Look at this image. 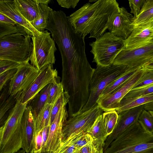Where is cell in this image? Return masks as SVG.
<instances>
[{
    "label": "cell",
    "instance_id": "obj_7",
    "mask_svg": "<svg viewBox=\"0 0 153 153\" xmlns=\"http://www.w3.org/2000/svg\"><path fill=\"white\" fill-rule=\"evenodd\" d=\"M51 33L46 30L38 36L31 37L33 47L29 61L31 65L39 70L55 63L57 49Z\"/></svg>",
    "mask_w": 153,
    "mask_h": 153
},
{
    "label": "cell",
    "instance_id": "obj_32",
    "mask_svg": "<svg viewBox=\"0 0 153 153\" xmlns=\"http://www.w3.org/2000/svg\"><path fill=\"white\" fill-rule=\"evenodd\" d=\"M142 68L143 73L131 90L139 89L153 83V69L147 68L144 66Z\"/></svg>",
    "mask_w": 153,
    "mask_h": 153
},
{
    "label": "cell",
    "instance_id": "obj_27",
    "mask_svg": "<svg viewBox=\"0 0 153 153\" xmlns=\"http://www.w3.org/2000/svg\"><path fill=\"white\" fill-rule=\"evenodd\" d=\"M87 132L91 136L94 140L105 142L107 137L105 130L102 114L97 117Z\"/></svg>",
    "mask_w": 153,
    "mask_h": 153
},
{
    "label": "cell",
    "instance_id": "obj_21",
    "mask_svg": "<svg viewBox=\"0 0 153 153\" xmlns=\"http://www.w3.org/2000/svg\"><path fill=\"white\" fill-rule=\"evenodd\" d=\"M153 102V93L138 97L123 98L116 110L120 113L147 103Z\"/></svg>",
    "mask_w": 153,
    "mask_h": 153
},
{
    "label": "cell",
    "instance_id": "obj_33",
    "mask_svg": "<svg viewBox=\"0 0 153 153\" xmlns=\"http://www.w3.org/2000/svg\"><path fill=\"white\" fill-rule=\"evenodd\" d=\"M70 97L68 93L64 91L53 104L51 115L50 125L60 109L68 103Z\"/></svg>",
    "mask_w": 153,
    "mask_h": 153
},
{
    "label": "cell",
    "instance_id": "obj_54",
    "mask_svg": "<svg viewBox=\"0 0 153 153\" xmlns=\"http://www.w3.org/2000/svg\"></svg>",
    "mask_w": 153,
    "mask_h": 153
},
{
    "label": "cell",
    "instance_id": "obj_26",
    "mask_svg": "<svg viewBox=\"0 0 153 153\" xmlns=\"http://www.w3.org/2000/svg\"><path fill=\"white\" fill-rule=\"evenodd\" d=\"M153 22V0H146L138 16L134 18V28L141 25Z\"/></svg>",
    "mask_w": 153,
    "mask_h": 153
},
{
    "label": "cell",
    "instance_id": "obj_39",
    "mask_svg": "<svg viewBox=\"0 0 153 153\" xmlns=\"http://www.w3.org/2000/svg\"><path fill=\"white\" fill-rule=\"evenodd\" d=\"M20 65L19 64L12 61L0 60V74L10 70L17 69Z\"/></svg>",
    "mask_w": 153,
    "mask_h": 153
},
{
    "label": "cell",
    "instance_id": "obj_29",
    "mask_svg": "<svg viewBox=\"0 0 153 153\" xmlns=\"http://www.w3.org/2000/svg\"><path fill=\"white\" fill-rule=\"evenodd\" d=\"M104 129L108 137L113 131L118 120V114L116 110L105 112L102 114Z\"/></svg>",
    "mask_w": 153,
    "mask_h": 153
},
{
    "label": "cell",
    "instance_id": "obj_43",
    "mask_svg": "<svg viewBox=\"0 0 153 153\" xmlns=\"http://www.w3.org/2000/svg\"><path fill=\"white\" fill-rule=\"evenodd\" d=\"M0 22L11 24L16 26V23L13 19L7 16L0 13Z\"/></svg>",
    "mask_w": 153,
    "mask_h": 153
},
{
    "label": "cell",
    "instance_id": "obj_28",
    "mask_svg": "<svg viewBox=\"0 0 153 153\" xmlns=\"http://www.w3.org/2000/svg\"><path fill=\"white\" fill-rule=\"evenodd\" d=\"M84 133L81 132L70 136L67 140L62 142L59 147L54 153H79L81 149H76L74 144Z\"/></svg>",
    "mask_w": 153,
    "mask_h": 153
},
{
    "label": "cell",
    "instance_id": "obj_12",
    "mask_svg": "<svg viewBox=\"0 0 153 153\" xmlns=\"http://www.w3.org/2000/svg\"><path fill=\"white\" fill-rule=\"evenodd\" d=\"M59 77L57 71L53 68V65H46L40 70L38 76L19 100L23 103H27L45 86L53 83Z\"/></svg>",
    "mask_w": 153,
    "mask_h": 153
},
{
    "label": "cell",
    "instance_id": "obj_10",
    "mask_svg": "<svg viewBox=\"0 0 153 153\" xmlns=\"http://www.w3.org/2000/svg\"><path fill=\"white\" fill-rule=\"evenodd\" d=\"M39 72L29 61L20 64L16 73L10 80L9 94L19 100L31 86Z\"/></svg>",
    "mask_w": 153,
    "mask_h": 153
},
{
    "label": "cell",
    "instance_id": "obj_14",
    "mask_svg": "<svg viewBox=\"0 0 153 153\" xmlns=\"http://www.w3.org/2000/svg\"><path fill=\"white\" fill-rule=\"evenodd\" d=\"M144 105L131 108L118 114L116 126L113 132L107 137L105 142L103 151L114 139L132 125L138 122L139 116L144 109Z\"/></svg>",
    "mask_w": 153,
    "mask_h": 153
},
{
    "label": "cell",
    "instance_id": "obj_3",
    "mask_svg": "<svg viewBox=\"0 0 153 153\" xmlns=\"http://www.w3.org/2000/svg\"><path fill=\"white\" fill-rule=\"evenodd\" d=\"M27 103L18 100L0 128V153H16L22 148V121Z\"/></svg>",
    "mask_w": 153,
    "mask_h": 153
},
{
    "label": "cell",
    "instance_id": "obj_48",
    "mask_svg": "<svg viewBox=\"0 0 153 153\" xmlns=\"http://www.w3.org/2000/svg\"><path fill=\"white\" fill-rule=\"evenodd\" d=\"M26 152L23 149L20 150L17 153H25Z\"/></svg>",
    "mask_w": 153,
    "mask_h": 153
},
{
    "label": "cell",
    "instance_id": "obj_13",
    "mask_svg": "<svg viewBox=\"0 0 153 153\" xmlns=\"http://www.w3.org/2000/svg\"><path fill=\"white\" fill-rule=\"evenodd\" d=\"M0 13L11 19L16 23L18 32L31 36L39 35L41 32L37 30L21 14L14 0H0Z\"/></svg>",
    "mask_w": 153,
    "mask_h": 153
},
{
    "label": "cell",
    "instance_id": "obj_20",
    "mask_svg": "<svg viewBox=\"0 0 153 153\" xmlns=\"http://www.w3.org/2000/svg\"><path fill=\"white\" fill-rule=\"evenodd\" d=\"M18 10L29 22L38 16L40 12V3L37 0H14Z\"/></svg>",
    "mask_w": 153,
    "mask_h": 153
},
{
    "label": "cell",
    "instance_id": "obj_49",
    "mask_svg": "<svg viewBox=\"0 0 153 153\" xmlns=\"http://www.w3.org/2000/svg\"><path fill=\"white\" fill-rule=\"evenodd\" d=\"M141 153H153V150L148 151L144 152H143Z\"/></svg>",
    "mask_w": 153,
    "mask_h": 153
},
{
    "label": "cell",
    "instance_id": "obj_52",
    "mask_svg": "<svg viewBox=\"0 0 153 153\" xmlns=\"http://www.w3.org/2000/svg\"></svg>",
    "mask_w": 153,
    "mask_h": 153
},
{
    "label": "cell",
    "instance_id": "obj_24",
    "mask_svg": "<svg viewBox=\"0 0 153 153\" xmlns=\"http://www.w3.org/2000/svg\"><path fill=\"white\" fill-rule=\"evenodd\" d=\"M142 67L129 68L123 74L112 82L104 90L99 98L105 97L121 86Z\"/></svg>",
    "mask_w": 153,
    "mask_h": 153
},
{
    "label": "cell",
    "instance_id": "obj_5",
    "mask_svg": "<svg viewBox=\"0 0 153 153\" xmlns=\"http://www.w3.org/2000/svg\"><path fill=\"white\" fill-rule=\"evenodd\" d=\"M129 68L125 65H113L107 67L97 66L89 85V100L80 113L87 111L97 105L100 96L105 88Z\"/></svg>",
    "mask_w": 153,
    "mask_h": 153
},
{
    "label": "cell",
    "instance_id": "obj_50",
    "mask_svg": "<svg viewBox=\"0 0 153 153\" xmlns=\"http://www.w3.org/2000/svg\"><path fill=\"white\" fill-rule=\"evenodd\" d=\"M98 0H89V3L90 2H96Z\"/></svg>",
    "mask_w": 153,
    "mask_h": 153
},
{
    "label": "cell",
    "instance_id": "obj_53",
    "mask_svg": "<svg viewBox=\"0 0 153 153\" xmlns=\"http://www.w3.org/2000/svg\"></svg>",
    "mask_w": 153,
    "mask_h": 153
},
{
    "label": "cell",
    "instance_id": "obj_8",
    "mask_svg": "<svg viewBox=\"0 0 153 153\" xmlns=\"http://www.w3.org/2000/svg\"><path fill=\"white\" fill-rule=\"evenodd\" d=\"M102 111L103 110L97 105L87 111L70 117L63 128L62 142L71 135L81 132H87L97 117L102 114Z\"/></svg>",
    "mask_w": 153,
    "mask_h": 153
},
{
    "label": "cell",
    "instance_id": "obj_22",
    "mask_svg": "<svg viewBox=\"0 0 153 153\" xmlns=\"http://www.w3.org/2000/svg\"><path fill=\"white\" fill-rule=\"evenodd\" d=\"M52 83L47 85L27 103V106L31 108L35 119L46 104Z\"/></svg>",
    "mask_w": 153,
    "mask_h": 153
},
{
    "label": "cell",
    "instance_id": "obj_40",
    "mask_svg": "<svg viewBox=\"0 0 153 153\" xmlns=\"http://www.w3.org/2000/svg\"><path fill=\"white\" fill-rule=\"evenodd\" d=\"M94 140L91 136L88 133L85 132L82 134L75 143V147L80 149L87 144L92 143Z\"/></svg>",
    "mask_w": 153,
    "mask_h": 153
},
{
    "label": "cell",
    "instance_id": "obj_37",
    "mask_svg": "<svg viewBox=\"0 0 153 153\" xmlns=\"http://www.w3.org/2000/svg\"><path fill=\"white\" fill-rule=\"evenodd\" d=\"M146 0H129L128 3L131 9L130 12L134 15V18L139 13Z\"/></svg>",
    "mask_w": 153,
    "mask_h": 153
},
{
    "label": "cell",
    "instance_id": "obj_9",
    "mask_svg": "<svg viewBox=\"0 0 153 153\" xmlns=\"http://www.w3.org/2000/svg\"><path fill=\"white\" fill-rule=\"evenodd\" d=\"M153 59V43L134 48H124L113 64L129 68L142 67Z\"/></svg>",
    "mask_w": 153,
    "mask_h": 153
},
{
    "label": "cell",
    "instance_id": "obj_23",
    "mask_svg": "<svg viewBox=\"0 0 153 153\" xmlns=\"http://www.w3.org/2000/svg\"><path fill=\"white\" fill-rule=\"evenodd\" d=\"M53 105L46 104L35 119L33 140L45 127L50 126L51 112Z\"/></svg>",
    "mask_w": 153,
    "mask_h": 153
},
{
    "label": "cell",
    "instance_id": "obj_31",
    "mask_svg": "<svg viewBox=\"0 0 153 153\" xmlns=\"http://www.w3.org/2000/svg\"><path fill=\"white\" fill-rule=\"evenodd\" d=\"M138 122L145 131L153 134V116L149 111L144 109L139 116Z\"/></svg>",
    "mask_w": 153,
    "mask_h": 153
},
{
    "label": "cell",
    "instance_id": "obj_41",
    "mask_svg": "<svg viewBox=\"0 0 153 153\" xmlns=\"http://www.w3.org/2000/svg\"><path fill=\"white\" fill-rule=\"evenodd\" d=\"M61 7L67 8H74L79 1V0H57Z\"/></svg>",
    "mask_w": 153,
    "mask_h": 153
},
{
    "label": "cell",
    "instance_id": "obj_47",
    "mask_svg": "<svg viewBox=\"0 0 153 153\" xmlns=\"http://www.w3.org/2000/svg\"><path fill=\"white\" fill-rule=\"evenodd\" d=\"M37 1L40 4H48L51 1V0H37Z\"/></svg>",
    "mask_w": 153,
    "mask_h": 153
},
{
    "label": "cell",
    "instance_id": "obj_38",
    "mask_svg": "<svg viewBox=\"0 0 153 153\" xmlns=\"http://www.w3.org/2000/svg\"><path fill=\"white\" fill-rule=\"evenodd\" d=\"M17 69L10 70L0 74V91L6 83L13 78Z\"/></svg>",
    "mask_w": 153,
    "mask_h": 153
},
{
    "label": "cell",
    "instance_id": "obj_25",
    "mask_svg": "<svg viewBox=\"0 0 153 153\" xmlns=\"http://www.w3.org/2000/svg\"><path fill=\"white\" fill-rule=\"evenodd\" d=\"M53 10L48 4L40 3V12L37 17L30 23L37 30L43 32L48 24L51 13Z\"/></svg>",
    "mask_w": 153,
    "mask_h": 153
},
{
    "label": "cell",
    "instance_id": "obj_45",
    "mask_svg": "<svg viewBox=\"0 0 153 153\" xmlns=\"http://www.w3.org/2000/svg\"><path fill=\"white\" fill-rule=\"evenodd\" d=\"M30 153H54L53 152L47 151L44 149L41 148L39 150H36L32 149Z\"/></svg>",
    "mask_w": 153,
    "mask_h": 153
},
{
    "label": "cell",
    "instance_id": "obj_6",
    "mask_svg": "<svg viewBox=\"0 0 153 153\" xmlns=\"http://www.w3.org/2000/svg\"><path fill=\"white\" fill-rule=\"evenodd\" d=\"M93 55V62L102 67L113 65L116 57L124 48V40L109 32L89 44Z\"/></svg>",
    "mask_w": 153,
    "mask_h": 153
},
{
    "label": "cell",
    "instance_id": "obj_19",
    "mask_svg": "<svg viewBox=\"0 0 153 153\" xmlns=\"http://www.w3.org/2000/svg\"><path fill=\"white\" fill-rule=\"evenodd\" d=\"M10 80L6 83L0 91V127L4 123L10 112L18 100L16 97L12 96L9 92Z\"/></svg>",
    "mask_w": 153,
    "mask_h": 153
},
{
    "label": "cell",
    "instance_id": "obj_2",
    "mask_svg": "<svg viewBox=\"0 0 153 153\" xmlns=\"http://www.w3.org/2000/svg\"><path fill=\"white\" fill-rule=\"evenodd\" d=\"M153 150V134L138 122L114 139L104 153H141Z\"/></svg>",
    "mask_w": 153,
    "mask_h": 153
},
{
    "label": "cell",
    "instance_id": "obj_46",
    "mask_svg": "<svg viewBox=\"0 0 153 153\" xmlns=\"http://www.w3.org/2000/svg\"><path fill=\"white\" fill-rule=\"evenodd\" d=\"M144 66L147 68L153 69V60L150 61Z\"/></svg>",
    "mask_w": 153,
    "mask_h": 153
},
{
    "label": "cell",
    "instance_id": "obj_1",
    "mask_svg": "<svg viewBox=\"0 0 153 153\" xmlns=\"http://www.w3.org/2000/svg\"><path fill=\"white\" fill-rule=\"evenodd\" d=\"M116 0H98L87 3L68 16L74 30L82 37L97 39L108 29L119 10Z\"/></svg>",
    "mask_w": 153,
    "mask_h": 153
},
{
    "label": "cell",
    "instance_id": "obj_35",
    "mask_svg": "<svg viewBox=\"0 0 153 153\" xmlns=\"http://www.w3.org/2000/svg\"><path fill=\"white\" fill-rule=\"evenodd\" d=\"M153 93V83L137 89L131 90L123 98L138 97Z\"/></svg>",
    "mask_w": 153,
    "mask_h": 153
},
{
    "label": "cell",
    "instance_id": "obj_16",
    "mask_svg": "<svg viewBox=\"0 0 153 153\" xmlns=\"http://www.w3.org/2000/svg\"><path fill=\"white\" fill-rule=\"evenodd\" d=\"M153 43V22L134 28L129 37L124 40V48H134Z\"/></svg>",
    "mask_w": 153,
    "mask_h": 153
},
{
    "label": "cell",
    "instance_id": "obj_42",
    "mask_svg": "<svg viewBox=\"0 0 153 153\" xmlns=\"http://www.w3.org/2000/svg\"><path fill=\"white\" fill-rule=\"evenodd\" d=\"M42 131L37 135L33 140L32 149L34 150H39L42 148Z\"/></svg>",
    "mask_w": 153,
    "mask_h": 153
},
{
    "label": "cell",
    "instance_id": "obj_51",
    "mask_svg": "<svg viewBox=\"0 0 153 153\" xmlns=\"http://www.w3.org/2000/svg\"><path fill=\"white\" fill-rule=\"evenodd\" d=\"M153 116V111H149Z\"/></svg>",
    "mask_w": 153,
    "mask_h": 153
},
{
    "label": "cell",
    "instance_id": "obj_34",
    "mask_svg": "<svg viewBox=\"0 0 153 153\" xmlns=\"http://www.w3.org/2000/svg\"><path fill=\"white\" fill-rule=\"evenodd\" d=\"M105 143L97 140H93L83 147L79 153H103Z\"/></svg>",
    "mask_w": 153,
    "mask_h": 153
},
{
    "label": "cell",
    "instance_id": "obj_4",
    "mask_svg": "<svg viewBox=\"0 0 153 153\" xmlns=\"http://www.w3.org/2000/svg\"><path fill=\"white\" fill-rule=\"evenodd\" d=\"M31 36L19 32L0 38V60L20 64L29 61L32 51Z\"/></svg>",
    "mask_w": 153,
    "mask_h": 153
},
{
    "label": "cell",
    "instance_id": "obj_30",
    "mask_svg": "<svg viewBox=\"0 0 153 153\" xmlns=\"http://www.w3.org/2000/svg\"><path fill=\"white\" fill-rule=\"evenodd\" d=\"M64 88L59 77L52 83L46 104L53 105L63 92Z\"/></svg>",
    "mask_w": 153,
    "mask_h": 153
},
{
    "label": "cell",
    "instance_id": "obj_11",
    "mask_svg": "<svg viewBox=\"0 0 153 153\" xmlns=\"http://www.w3.org/2000/svg\"><path fill=\"white\" fill-rule=\"evenodd\" d=\"M143 71L142 67L121 86L109 95L99 98L97 105L105 112L116 110L121 100L139 79Z\"/></svg>",
    "mask_w": 153,
    "mask_h": 153
},
{
    "label": "cell",
    "instance_id": "obj_17",
    "mask_svg": "<svg viewBox=\"0 0 153 153\" xmlns=\"http://www.w3.org/2000/svg\"><path fill=\"white\" fill-rule=\"evenodd\" d=\"M134 19V16L124 7H120L118 12L108 30L114 35L125 40L133 30Z\"/></svg>",
    "mask_w": 153,
    "mask_h": 153
},
{
    "label": "cell",
    "instance_id": "obj_36",
    "mask_svg": "<svg viewBox=\"0 0 153 153\" xmlns=\"http://www.w3.org/2000/svg\"><path fill=\"white\" fill-rule=\"evenodd\" d=\"M18 32L16 26L0 22V38Z\"/></svg>",
    "mask_w": 153,
    "mask_h": 153
},
{
    "label": "cell",
    "instance_id": "obj_44",
    "mask_svg": "<svg viewBox=\"0 0 153 153\" xmlns=\"http://www.w3.org/2000/svg\"><path fill=\"white\" fill-rule=\"evenodd\" d=\"M50 126L49 125L47 126L42 131V148H43L45 145L48 135Z\"/></svg>",
    "mask_w": 153,
    "mask_h": 153
},
{
    "label": "cell",
    "instance_id": "obj_15",
    "mask_svg": "<svg viewBox=\"0 0 153 153\" xmlns=\"http://www.w3.org/2000/svg\"><path fill=\"white\" fill-rule=\"evenodd\" d=\"M68 116L65 106L59 111L51 125L46 142L42 149L54 153L59 147L62 142L63 128Z\"/></svg>",
    "mask_w": 153,
    "mask_h": 153
},
{
    "label": "cell",
    "instance_id": "obj_18",
    "mask_svg": "<svg viewBox=\"0 0 153 153\" xmlns=\"http://www.w3.org/2000/svg\"><path fill=\"white\" fill-rule=\"evenodd\" d=\"M35 117L30 107L27 106L22 121V149L26 153L32 149L34 130Z\"/></svg>",
    "mask_w": 153,
    "mask_h": 153
}]
</instances>
